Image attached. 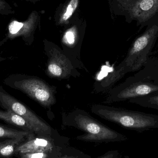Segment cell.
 Returning <instances> with one entry per match:
<instances>
[{
    "instance_id": "7a4b0ae2",
    "label": "cell",
    "mask_w": 158,
    "mask_h": 158,
    "mask_svg": "<svg viewBox=\"0 0 158 158\" xmlns=\"http://www.w3.org/2000/svg\"><path fill=\"white\" fill-rule=\"evenodd\" d=\"M62 119L64 126L74 127L85 132L77 137L79 141L101 143L127 140L126 136L109 128L83 110L77 109L69 112H63Z\"/></svg>"
},
{
    "instance_id": "7c38bea8",
    "label": "cell",
    "mask_w": 158,
    "mask_h": 158,
    "mask_svg": "<svg viewBox=\"0 0 158 158\" xmlns=\"http://www.w3.org/2000/svg\"><path fill=\"white\" fill-rule=\"evenodd\" d=\"M26 138H7L0 140V158H12L16 156V148Z\"/></svg>"
},
{
    "instance_id": "5bb4252c",
    "label": "cell",
    "mask_w": 158,
    "mask_h": 158,
    "mask_svg": "<svg viewBox=\"0 0 158 158\" xmlns=\"http://www.w3.org/2000/svg\"><path fill=\"white\" fill-rule=\"evenodd\" d=\"M129 101L130 103L136 104L144 107L158 110V93L133 98Z\"/></svg>"
},
{
    "instance_id": "44dd1931",
    "label": "cell",
    "mask_w": 158,
    "mask_h": 158,
    "mask_svg": "<svg viewBox=\"0 0 158 158\" xmlns=\"http://www.w3.org/2000/svg\"></svg>"
},
{
    "instance_id": "3957f363",
    "label": "cell",
    "mask_w": 158,
    "mask_h": 158,
    "mask_svg": "<svg viewBox=\"0 0 158 158\" xmlns=\"http://www.w3.org/2000/svg\"><path fill=\"white\" fill-rule=\"evenodd\" d=\"M92 113L106 120L130 130L143 131L158 128V115L102 104L91 107Z\"/></svg>"
},
{
    "instance_id": "ffe728a7",
    "label": "cell",
    "mask_w": 158,
    "mask_h": 158,
    "mask_svg": "<svg viewBox=\"0 0 158 158\" xmlns=\"http://www.w3.org/2000/svg\"><path fill=\"white\" fill-rule=\"evenodd\" d=\"M120 154L118 150H110L96 158H120Z\"/></svg>"
},
{
    "instance_id": "4fadbf2b",
    "label": "cell",
    "mask_w": 158,
    "mask_h": 158,
    "mask_svg": "<svg viewBox=\"0 0 158 158\" xmlns=\"http://www.w3.org/2000/svg\"><path fill=\"white\" fill-rule=\"evenodd\" d=\"M34 134H35L10 128L8 126L0 123V139L7 138H27L31 135Z\"/></svg>"
},
{
    "instance_id": "ba28073f",
    "label": "cell",
    "mask_w": 158,
    "mask_h": 158,
    "mask_svg": "<svg viewBox=\"0 0 158 158\" xmlns=\"http://www.w3.org/2000/svg\"><path fill=\"white\" fill-rule=\"evenodd\" d=\"M69 142L70 138L61 135L57 130L52 135H32L17 147L16 156L24 153L62 150L69 146Z\"/></svg>"
},
{
    "instance_id": "8992f818",
    "label": "cell",
    "mask_w": 158,
    "mask_h": 158,
    "mask_svg": "<svg viewBox=\"0 0 158 158\" xmlns=\"http://www.w3.org/2000/svg\"><path fill=\"white\" fill-rule=\"evenodd\" d=\"M0 107L11 110L24 118L33 127L37 135H52L56 131L27 105L7 93L2 85H0Z\"/></svg>"
},
{
    "instance_id": "9a60e30c",
    "label": "cell",
    "mask_w": 158,
    "mask_h": 158,
    "mask_svg": "<svg viewBox=\"0 0 158 158\" xmlns=\"http://www.w3.org/2000/svg\"><path fill=\"white\" fill-rule=\"evenodd\" d=\"M139 71L150 78L158 81V58H149L143 67Z\"/></svg>"
},
{
    "instance_id": "52a82bcc",
    "label": "cell",
    "mask_w": 158,
    "mask_h": 158,
    "mask_svg": "<svg viewBox=\"0 0 158 158\" xmlns=\"http://www.w3.org/2000/svg\"><path fill=\"white\" fill-rule=\"evenodd\" d=\"M44 50L48 58L45 73L49 77L64 80L81 76L77 69L59 46L45 40Z\"/></svg>"
},
{
    "instance_id": "5b68a950",
    "label": "cell",
    "mask_w": 158,
    "mask_h": 158,
    "mask_svg": "<svg viewBox=\"0 0 158 158\" xmlns=\"http://www.w3.org/2000/svg\"><path fill=\"white\" fill-rule=\"evenodd\" d=\"M107 93L105 104L130 100L158 93V81L138 71L121 83L113 86Z\"/></svg>"
},
{
    "instance_id": "ac0fdd59",
    "label": "cell",
    "mask_w": 158,
    "mask_h": 158,
    "mask_svg": "<svg viewBox=\"0 0 158 158\" xmlns=\"http://www.w3.org/2000/svg\"><path fill=\"white\" fill-rule=\"evenodd\" d=\"M78 3L79 0H71L70 1L67 7L65 13L64 14L62 17L63 21H66L70 18L77 9Z\"/></svg>"
},
{
    "instance_id": "8fae6325",
    "label": "cell",
    "mask_w": 158,
    "mask_h": 158,
    "mask_svg": "<svg viewBox=\"0 0 158 158\" xmlns=\"http://www.w3.org/2000/svg\"><path fill=\"white\" fill-rule=\"evenodd\" d=\"M0 120L15 126L22 131L34 133L35 131L31 124L24 118L9 110L0 109Z\"/></svg>"
},
{
    "instance_id": "2e32d148",
    "label": "cell",
    "mask_w": 158,
    "mask_h": 158,
    "mask_svg": "<svg viewBox=\"0 0 158 158\" xmlns=\"http://www.w3.org/2000/svg\"><path fill=\"white\" fill-rule=\"evenodd\" d=\"M64 149L62 150L48 152H33L19 154L17 155L16 157V158H57L62 155Z\"/></svg>"
},
{
    "instance_id": "6da1fadb",
    "label": "cell",
    "mask_w": 158,
    "mask_h": 158,
    "mask_svg": "<svg viewBox=\"0 0 158 158\" xmlns=\"http://www.w3.org/2000/svg\"><path fill=\"white\" fill-rule=\"evenodd\" d=\"M145 30L136 37L124 59L115 70L94 85L96 93H104L114 86L117 82L130 72L142 69L149 59L158 38V14L147 22Z\"/></svg>"
},
{
    "instance_id": "9c48e42d",
    "label": "cell",
    "mask_w": 158,
    "mask_h": 158,
    "mask_svg": "<svg viewBox=\"0 0 158 158\" xmlns=\"http://www.w3.org/2000/svg\"><path fill=\"white\" fill-rule=\"evenodd\" d=\"M121 10L127 21H136L139 31L145 27L147 22L158 14V0H119Z\"/></svg>"
},
{
    "instance_id": "e0dca14e",
    "label": "cell",
    "mask_w": 158,
    "mask_h": 158,
    "mask_svg": "<svg viewBox=\"0 0 158 158\" xmlns=\"http://www.w3.org/2000/svg\"><path fill=\"white\" fill-rule=\"evenodd\" d=\"M57 158H91V156L76 148L69 146L64 149L62 155Z\"/></svg>"
},
{
    "instance_id": "30bf717a",
    "label": "cell",
    "mask_w": 158,
    "mask_h": 158,
    "mask_svg": "<svg viewBox=\"0 0 158 158\" xmlns=\"http://www.w3.org/2000/svg\"><path fill=\"white\" fill-rule=\"evenodd\" d=\"M36 17L34 15H31L25 22L12 21L8 26L7 38L13 39L21 37L27 44L31 45L33 41L32 36L36 27Z\"/></svg>"
},
{
    "instance_id": "d6986e66",
    "label": "cell",
    "mask_w": 158,
    "mask_h": 158,
    "mask_svg": "<svg viewBox=\"0 0 158 158\" xmlns=\"http://www.w3.org/2000/svg\"><path fill=\"white\" fill-rule=\"evenodd\" d=\"M10 6L4 0H0V15L9 14L12 12Z\"/></svg>"
},
{
    "instance_id": "277c9868",
    "label": "cell",
    "mask_w": 158,
    "mask_h": 158,
    "mask_svg": "<svg viewBox=\"0 0 158 158\" xmlns=\"http://www.w3.org/2000/svg\"><path fill=\"white\" fill-rule=\"evenodd\" d=\"M3 83L10 88L18 90L46 109L51 108L56 102V87L35 76L25 74L9 75Z\"/></svg>"
}]
</instances>
